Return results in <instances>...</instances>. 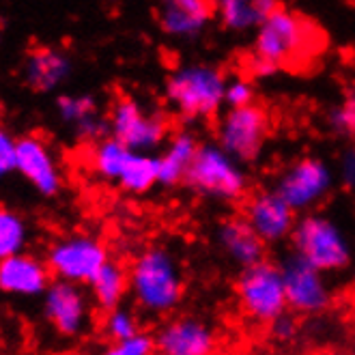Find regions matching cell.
Instances as JSON below:
<instances>
[{"mask_svg": "<svg viewBox=\"0 0 355 355\" xmlns=\"http://www.w3.org/2000/svg\"><path fill=\"white\" fill-rule=\"evenodd\" d=\"M280 269L286 291V306L293 315H319L331 304V291L325 274L306 263L302 257L295 252L288 254Z\"/></svg>", "mask_w": 355, "mask_h": 355, "instance_id": "cell-13", "label": "cell"}, {"mask_svg": "<svg viewBox=\"0 0 355 355\" xmlns=\"http://www.w3.org/2000/svg\"><path fill=\"white\" fill-rule=\"evenodd\" d=\"M218 243L222 252L241 269L265 261V243L252 231L243 216H228L218 226Z\"/></svg>", "mask_w": 355, "mask_h": 355, "instance_id": "cell-20", "label": "cell"}, {"mask_svg": "<svg viewBox=\"0 0 355 355\" xmlns=\"http://www.w3.org/2000/svg\"><path fill=\"white\" fill-rule=\"evenodd\" d=\"M235 293L241 310L257 323L271 325L288 312L282 269L267 259L241 269L235 282Z\"/></svg>", "mask_w": 355, "mask_h": 355, "instance_id": "cell-7", "label": "cell"}, {"mask_svg": "<svg viewBox=\"0 0 355 355\" xmlns=\"http://www.w3.org/2000/svg\"><path fill=\"white\" fill-rule=\"evenodd\" d=\"M185 185L205 198L237 200L248 190V177L239 162L228 155L218 142H205L198 147Z\"/></svg>", "mask_w": 355, "mask_h": 355, "instance_id": "cell-5", "label": "cell"}, {"mask_svg": "<svg viewBox=\"0 0 355 355\" xmlns=\"http://www.w3.org/2000/svg\"><path fill=\"white\" fill-rule=\"evenodd\" d=\"M101 331L110 343H121V340H128L136 334H140V319L132 308H125L119 306L110 312L103 315L101 321Z\"/></svg>", "mask_w": 355, "mask_h": 355, "instance_id": "cell-27", "label": "cell"}, {"mask_svg": "<svg viewBox=\"0 0 355 355\" xmlns=\"http://www.w3.org/2000/svg\"><path fill=\"white\" fill-rule=\"evenodd\" d=\"M278 7L280 5L274 0H224L216 5V15L224 28L245 33L250 28H259Z\"/></svg>", "mask_w": 355, "mask_h": 355, "instance_id": "cell-23", "label": "cell"}, {"mask_svg": "<svg viewBox=\"0 0 355 355\" xmlns=\"http://www.w3.org/2000/svg\"><path fill=\"white\" fill-rule=\"evenodd\" d=\"M15 151L17 138L11 134L9 128L0 123V183L15 173Z\"/></svg>", "mask_w": 355, "mask_h": 355, "instance_id": "cell-31", "label": "cell"}, {"mask_svg": "<svg viewBox=\"0 0 355 355\" xmlns=\"http://www.w3.org/2000/svg\"><path fill=\"white\" fill-rule=\"evenodd\" d=\"M327 355H336V353H327Z\"/></svg>", "mask_w": 355, "mask_h": 355, "instance_id": "cell-35", "label": "cell"}, {"mask_svg": "<svg viewBox=\"0 0 355 355\" xmlns=\"http://www.w3.org/2000/svg\"><path fill=\"white\" fill-rule=\"evenodd\" d=\"M340 179H343L345 187L355 190V147L349 149L340 159Z\"/></svg>", "mask_w": 355, "mask_h": 355, "instance_id": "cell-33", "label": "cell"}, {"mask_svg": "<svg viewBox=\"0 0 355 355\" xmlns=\"http://www.w3.org/2000/svg\"><path fill=\"white\" fill-rule=\"evenodd\" d=\"M52 271L46 263L33 252L0 261V293L9 297H44L52 284Z\"/></svg>", "mask_w": 355, "mask_h": 355, "instance_id": "cell-17", "label": "cell"}, {"mask_svg": "<svg viewBox=\"0 0 355 355\" xmlns=\"http://www.w3.org/2000/svg\"><path fill=\"white\" fill-rule=\"evenodd\" d=\"M327 39L323 28L308 15L278 7L259 26L252 56L278 71H304L321 58Z\"/></svg>", "mask_w": 355, "mask_h": 355, "instance_id": "cell-1", "label": "cell"}, {"mask_svg": "<svg viewBox=\"0 0 355 355\" xmlns=\"http://www.w3.org/2000/svg\"><path fill=\"white\" fill-rule=\"evenodd\" d=\"M93 300L80 284L52 280L46 295L41 297V312L48 325L62 338L78 340L87 336L93 325Z\"/></svg>", "mask_w": 355, "mask_h": 355, "instance_id": "cell-9", "label": "cell"}, {"mask_svg": "<svg viewBox=\"0 0 355 355\" xmlns=\"http://www.w3.org/2000/svg\"><path fill=\"white\" fill-rule=\"evenodd\" d=\"M243 218L265 245L284 241L286 237L291 239L297 224L295 211L278 196L276 190L250 194L243 205Z\"/></svg>", "mask_w": 355, "mask_h": 355, "instance_id": "cell-14", "label": "cell"}, {"mask_svg": "<svg viewBox=\"0 0 355 355\" xmlns=\"http://www.w3.org/2000/svg\"><path fill=\"white\" fill-rule=\"evenodd\" d=\"M110 136L134 153H149L166 140L171 123L162 112H151L132 95H119L108 112Z\"/></svg>", "mask_w": 355, "mask_h": 355, "instance_id": "cell-8", "label": "cell"}, {"mask_svg": "<svg viewBox=\"0 0 355 355\" xmlns=\"http://www.w3.org/2000/svg\"><path fill=\"white\" fill-rule=\"evenodd\" d=\"M224 103L228 106V110H237V108H248L257 103V91L252 82H248L245 78L233 80L226 85V93H224Z\"/></svg>", "mask_w": 355, "mask_h": 355, "instance_id": "cell-30", "label": "cell"}, {"mask_svg": "<svg viewBox=\"0 0 355 355\" xmlns=\"http://www.w3.org/2000/svg\"><path fill=\"white\" fill-rule=\"evenodd\" d=\"M159 179V159L149 153H132L116 181L128 194H147Z\"/></svg>", "mask_w": 355, "mask_h": 355, "instance_id": "cell-25", "label": "cell"}, {"mask_svg": "<svg viewBox=\"0 0 355 355\" xmlns=\"http://www.w3.org/2000/svg\"><path fill=\"white\" fill-rule=\"evenodd\" d=\"M269 331H271V336H274L276 340L288 343V340H293V338L297 336L300 323H297L295 315H291V312H286V315H282L280 319H276L274 323L269 325Z\"/></svg>", "mask_w": 355, "mask_h": 355, "instance_id": "cell-32", "label": "cell"}, {"mask_svg": "<svg viewBox=\"0 0 355 355\" xmlns=\"http://www.w3.org/2000/svg\"><path fill=\"white\" fill-rule=\"evenodd\" d=\"M134 304L153 317L173 312L185 295V278L177 257L166 245H149L130 265Z\"/></svg>", "mask_w": 355, "mask_h": 355, "instance_id": "cell-2", "label": "cell"}, {"mask_svg": "<svg viewBox=\"0 0 355 355\" xmlns=\"http://www.w3.org/2000/svg\"><path fill=\"white\" fill-rule=\"evenodd\" d=\"M334 187V173L321 157H302L280 175L276 192L293 209L306 211L319 205Z\"/></svg>", "mask_w": 355, "mask_h": 355, "instance_id": "cell-12", "label": "cell"}, {"mask_svg": "<svg viewBox=\"0 0 355 355\" xmlns=\"http://www.w3.org/2000/svg\"><path fill=\"white\" fill-rule=\"evenodd\" d=\"M349 355H355V345H353V349H351V353Z\"/></svg>", "mask_w": 355, "mask_h": 355, "instance_id": "cell-34", "label": "cell"}, {"mask_svg": "<svg viewBox=\"0 0 355 355\" xmlns=\"http://www.w3.org/2000/svg\"><path fill=\"white\" fill-rule=\"evenodd\" d=\"M200 142L190 132H177L166 151L157 157L159 159V179L157 183L164 187H175L185 183V177L190 173V166L198 153Z\"/></svg>", "mask_w": 355, "mask_h": 355, "instance_id": "cell-21", "label": "cell"}, {"mask_svg": "<svg viewBox=\"0 0 355 355\" xmlns=\"http://www.w3.org/2000/svg\"><path fill=\"white\" fill-rule=\"evenodd\" d=\"M295 254L310 263L321 274L343 271L351 265V245L338 224L319 214H308L297 220L291 235Z\"/></svg>", "mask_w": 355, "mask_h": 355, "instance_id": "cell-4", "label": "cell"}, {"mask_svg": "<svg viewBox=\"0 0 355 355\" xmlns=\"http://www.w3.org/2000/svg\"><path fill=\"white\" fill-rule=\"evenodd\" d=\"M15 173L26 179L33 190L44 198L58 196L65 185V175L52 144L35 132L17 136Z\"/></svg>", "mask_w": 355, "mask_h": 355, "instance_id": "cell-11", "label": "cell"}, {"mask_svg": "<svg viewBox=\"0 0 355 355\" xmlns=\"http://www.w3.org/2000/svg\"><path fill=\"white\" fill-rule=\"evenodd\" d=\"M132 153L134 151H130L123 142H119L112 136H106V138H101L99 142L93 144L91 168L99 179L116 183Z\"/></svg>", "mask_w": 355, "mask_h": 355, "instance_id": "cell-26", "label": "cell"}, {"mask_svg": "<svg viewBox=\"0 0 355 355\" xmlns=\"http://www.w3.org/2000/svg\"><path fill=\"white\" fill-rule=\"evenodd\" d=\"M155 336H151L147 331H140L128 340L110 343L101 355H155Z\"/></svg>", "mask_w": 355, "mask_h": 355, "instance_id": "cell-29", "label": "cell"}, {"mask_svg": "<svg viewBox=\"0 0 355 355\" xmlns=\"http://www.w3.org/2000/svg\"><path fill=\"white\" fill-rule=\"evenodd\" d=\"M44 259L54 280L89 286L97 271L110 261V254L99 237L89 233H69L52 239Z\"/></svg>", "mask_w": 355, "mask_h": 355, "instance_id": "cell-6", "label": "cell"}, {"mask_svg": "<svg viewBox=\"0 0 355 355\" xmlns=\"http://www.w3.org/2000/svg\"><path fill=\"white\" fill-rule=\"evenodd\" d=\"M271 134V119L265 106L226 110L218 123V144L237 162H254Z\"/></svg>", "mask_w": 355, "mask_h": 355, "instance_id": "cell-10", "label": "cell"}, {"mask_svg": "<svg viewBox=\"0 0 355 355\" xmlns=\"http://www.w3.org/2000/svg\"><path fill=\"white\" fill-rule=\"evenodd\" d=\"M327 123L334 130V134L355 142V89L338 103L336 108L329 110Z\"/></svg>", "mask_w": 355, "mask_h": 355, "instance_id": "cell-28", "label": "cell"}, {"mask_svg": "<svg viewBox=\"0 0 355 355\" xmlns=\"http://www.w3.org/2000/svg\"><path fill=\"white\" fill-rule=\"evenodd\" d=\"M89 293L93 304L103 312L119 308L125 295L130 293V269L110 259L89 282Z\"/></svg>", "mask_w": 355, "mask_h": 355, "instance_id": "cell-22", "label": "cell"}, {"mask_svg": "<svg viewBox=\"0 0 355 355\" xmlns=\"http://www.w3.org/2000/svg\"><path fill=\"white\" fill-rule=\"evenodd\" d=\"M211 17H216V5L207 0H168L157 9L162 33L177 39L198 37Z\"/></svg>", "mask_w": 355, "mask_h": 355, "instance_id": "cell-19", "label": "cell"}, {"mask_svg": "<svg viewBox=\"0 0 355 355\" xmlns=\"http://www.w3.org/2000/svg\"><path fill=\"white\" fill-rule=\"evenodd\" d=\"M155 347L162 355H216L220 338L209 323L194 317H179L159 327Z\"/></svg>", "mask_w": 355, "mask_h": 355, "instance_id": "cell-16", "label": "cell"}, {"mask_svg": "<svg viewBox=\"0 0 355 355\" xmlns=\"http://www.w3.org/2000/svg\"><path fill=\"white\" fill-rule=\"evenodd\" d=\"M226 85V73L220 67L192 62L168 73L164 82V95L183 121H207L214 119L224 106Z\"/></svg>", "mask_w": 355, "mask_h": 355, "instance_id": "cell-3", "label": "cell"}, {"mask_svg": "<svg viewBox=\"0 0 355 355\" xmlns=\"http://www.w3.org/2000/svg\"><path fill=\"white\" fill-rule=\"evenodd\" d=\"M33 226L26 216L9 205H0V261L28 252Z\"/></svg>", "mask_w": 355, "mask_h": 355, "instance_id": "cell-24", "label": "cell"}, {"mask_svg": "<svg viewBox=\"0 0 355 355\" xmlns=\"http://www.w3.org/2000/svg\"><path fill=\"white\" fill-rule=\"evenodd\" d=\"M56 116L69 125L73 136L82 142H99L110 136L108 116H101L99 103L89 93H60L54 99Z\"/></svg>", "mask_w": 355, "mask_h": 355, "instance_id": "cell-18", "label": "cell"}, {"mask_svg": "<svg viewBox=\"0 0 355 355\" xmlns=\"http://www.w3.org/2000/svg\"><path fill=\"white\" fill-rule=\"evenodd\" d=\"M73 73V60L58 46H35L24 54L19 76L33 93L48 95L58 91Z\"/></svg>", "mask_w": 355, "mask_h": 355, "instance_id": "cell-15", "label": "cell"}]
</instances>
